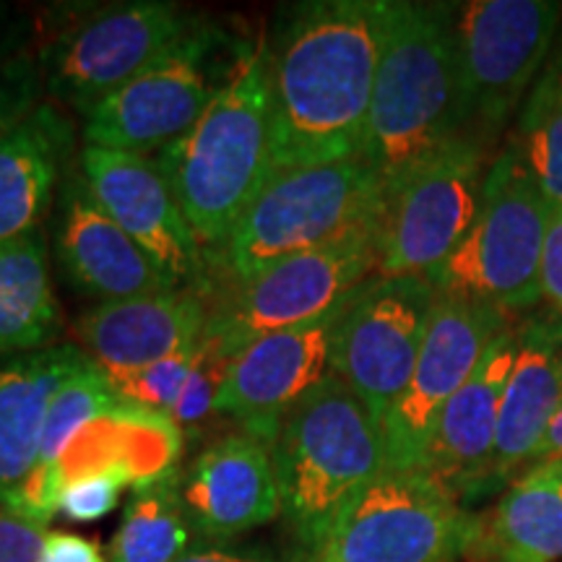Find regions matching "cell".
<instances>
[{
	"mask_svg": "<svg viewBox=\"0 0 562 562\" xmlns=\"http://www.w3.org/2000/svg\"><path fill=\"white\" fill-rule=\"evenodd\" d=\"M539 284H542V300L562 315V206H550Z\"/></svg>",
	"mask_w": 562,
	"mask_h": 562,
	"instance_id": "cell-34",
	"label": "cell"
},
{
	"mask_svg": "<svg viewBox=\"0 0 562 562\" xmlns=\"http://www.w3.org/2000/svg\"><path fill=\"white\" fill-rule=\"evenodd\" d=\"M508 323L495 307L438 294L409 385L383 419L385 469L422 472L442 409Z\"/></svg>",
	"mask_w": 562,
	"mask_h": 562,
	"instance_id": "cell-14",
	"label": "cell"
},
{
	"mask_svg": "<svg viewBox=\"0 0 562 562\" xmlns=\"http://www.w3.org/2000/svg\"><path fill=\"white\" fill-rule=\"evenodd\" d=\"M383 209V182L362 157L271 175L209 261L206 290L240 284L300 252L378 235Z\"/></svg>",
	"mask_w": 562,
	"mask_h": 562,
	"instance_id": "cell-4",
	"label": "cell"
},
{
	"mask_svg": "<svg viewBox=\"0 0 562 562\" xmlns=\"http://www.w3.org/2000/svg\"><path fill=\"white\" fill-rule=\"evenodd\" d=\"M562 404V315L521 323V347L503 393L492 484L533 463L552 414Z\"/></svg>",
	"mask_w": 562,
	"mask_h": 562,
	"instance_id": "cell-22",
	"label": "cell"
},
{
	"mask_svg": "<svg viewBox=\"0 0 562 562\" xmlns=\"http://www.w3.org/2000/svg\"><path fill=\"white\" fill-rule=\"evenodd\" d=\"M438 290L427 277H372L351 294L334 341V375L381 422L417 364Z\"/></svg>",
	"mask_w": 562,
	"mask_h": 562,
	"instance_id": "cell-13",
	"label": "cell"
},
{
	"mask_svg": "<svg viewBox=\"0 0 562 562\" xmlns=\"http://www.w3.org/2000/svg\"><path fill=\"white\" fill-rule=\"evenodd\" d=\"M389 0L286 5L266 40L271 76L269 178L362 157Z\"/></svg>",
	"mask_w": 562,
	"mask_h": 562,
	"instance_id": "cell-1",
	"label": "cell"
},
{
	"mask_svg": "<svg viewBox=\"0 0 562 562\" xmlns=\"http://www.w3.org/2000/svg\"><path fill=\"white\" fill-rule=\"evenodd\" d=\"M42 562H108L94 539L70 531H47Z\"/></svg>",
	"mask_w": 562,
	"mask_h": 562,
	"instance_id": "cell-35",
	"label": "cell"
},
{
	"mask_svg": "<svg viewBox=\"0 0 562 562\" xmlns=\"http://www.w3.org/2000/svg\"><path fill=\"white\" fill-rule=\"evenodd\" d=\"M89 364L94 360L79 344L0 355V508H16L37 463L55 393Z\"/></svg>",
	"mask_w": 562,
	"mask_h": 562,
	"instance_id": "cell-21",
	"label": "cell"
},
{
	"mask_svg": "<svg viewBox=\"0 0 562 562\" xmlns=\"http://www.w3.org/2000/svg\"><path fill=\"white\" fill-rule=\"evenodd\" d=\"M378 235H357L286 258L240 284L211 286L203 344L235 357L250 341L311 326L341 311L375 277Z\"/></svg>",
	"mask_w": 562,
	"mask_h": 562,
	"instance_id": "cell-8",
	"label": "cell"
},
{
	"mask_svg": "<svg viewBox=\"0 0 562 562\" xmlns=\"http://www.w3.org/2000/svg\"><path fill=\"white\" fill-rule=\"evenodd\" d=\"M74 144V123L47 102L0 140V245L40 229Z\"/></svg>",
	"mask_w": 562,
	"mask_h": 562,
	"instance_id": "cell-23",
	"label": "cell"
},
{
	"mask_svg": "<svg viewBox=\"0 0 562 562\" xmlns=\"http://www.w3.org/2000/svg\"><path fill=\"white\" fill-rule=\"evenodd\" d=\"M79 167L91 199L180 290H206V256L157 161L144 154L83 146Z\"/></svg>",
	"mask_w": 562,
	"mask_h": 562,
	"instance_id": "cell-15",
	"label": "cell"
},
{
	"mask_svg": "<svg viewBox=\"0 0 562 562\" xmlns=\"http://www.w3.org/2000/svg\"><path fill=\"white\" fill-rule=\"evenodd\" d=\"M480 518L427 472L385 469L339 513L313 562H453Z\"/></svg>",
	"mask_w": 562,
	"mask_h": 562,
	"instance_id": "cell-9",
	"label": "cell"
},
{
	"mask_svg": "<svg viewBox=\"0 0 562 562\" xmlns=\"http://www.w3.org/2000/svg\"><path fill=\"white\" fill-rule=\"evenodd\" d=\"M203 341V339H201ZM201 355V344L178 351V355L167 357L149 368L136 372H123V375H108L115 391L131 404L144 406V409L167 414L170 417L175 406H178L182 389H186L188 378L195 368V360Z\"/></svg>",
	"mask_w": 562,
	"mask_h": 562,
	"instance_id": "cell-28",
	"label": "cell"
},
{
	"mask_svg": "<svg viewBox=\"0 0 562 562\" xmlns=\"http://www.w3.org/2000/svg\"><path fill=\"white\" fill-rule=\"evenodd\" d=\"M271 459L281 516L300 550L315 554L339 513L385 472L381 422L339 375H328L281 422Z\"/></svg>",
	"mask_w": 562,
	"mask_h": 562,
	"instance_id": "cell-5",
	"label": "cell"
},
{
	"mask_svg": "<svg viewBox=\"0 0 562 562\" xmlns=\"http://www.w3.org/2000/svg\"><path fill=\"white\" fill-rule=\"evenodd\" d=\"M47 526L0 508V562H42Z\"/></svg>",
	"mask_w": 562,
	"mask_h": 562,
	"instance_id": "cell-33",
	"label": "cell"
},
{
	"mask_svg": "<svg viewBox=\"0 0 562 562\" xmlns=\"http://www.w3.org/2000/svg\"><path fill=\"white\" fill-rule=\"evenodd\" d=\"M518 347L521 326L513 321L495 336L472 378L446 404L435 425L422 472L435 476L459 501L492 484L497 422Z\"/></svg>",
	"mask_w": 562,
	"mask_h": 562,
	"instance_id": "cell-18",
	"label": "cell"
},
{
	"mask_svg": "<svg viewBox=\"0 0 562 562\" xmlns=\"http://www.w3.org/2000/svg\"><path fill=\"white\" fill-rule=\"evenodd\" d=\"M227 368L229 357L220 355V351L206 347V344L201 341L199 360H195L191 378H188L186 389H182L178 406H175L170 414V419L178 425V430L182 435H195L199 427H203L211 417H214L216 398H220Z\"/></svg>",
	"mask_w": 562,
	"mask_h": 562,
	"instance_id": "cell-29",
	"label": "cell"
},
{
	"mask_svg": "<svg viewBox=\"0 0 562 562\" xmlns=\"http://www.w3.org/2000/svg\"><path fill=\"white\" fill-rule=\"evenodd\" d=\"M516 140L544 199L562 206V55L533 83Z\"/></svg>",
	"mask_w": 562,
	"mask_h": 562,
	"instance_id": "cell-27",
	"label": "cell"
},
{
	"mask_svg": "<svg viewBox=\"0 0 562 562\" xmlns=\"http://www.w3.org/2000/svg\"><path fill=\"white\" fill-rule=\"evenodd\" d=\"M45 74L32 55H16L0 63V140L26 123L42 104Z\"/></svg>",
	"mask_w": 562,
	"mask_h": 562,
	"instance_id": "cell-30",
	"label": "cell"
},
{
	"mask_svg": "<svg viewBox=\"0 0 562 562\" xmlns=\"http://www.w3.org/2000/svg\"><path fill=\"white\" fill-rule=\"evenodd\" d=\"M175 469L159 480L133 487L123 521L110 542L108 562H178L201 544L182 513Z\"/></svg>",
	"mask_w": 562,
	"mask_h": 562,
	"instance_id": "cell-26",
	"label": "cell"
},
{
	"mask_svg": "<svg viewBox=\"0 0 562 562\" xmlns=\"http://www.w3.org/2000/svg\"><path fill=\"white\" fill-rule=\"evenodd\" d=\"M269 53L266 40H258L199 123L154 159L206 256V269L269 180Z\"/></svg>",
	"mask_w": 562,
	"mask_h": 562,
	"instance_id": "cell-3",
	"label": "cell"
},
{
	"mask_svg": "<svg viewBox=\"0 0 562 562\" xmlns=\"http://www.w3.org/2000/svg\"><path fill=\"white\" fill-rule=\"evenodd\" d=\"M547 222L550 201L513 138L490 165L469 235L427 279L438 294L480 302L516 318L542 300Z\"/></svg>",
	"mask_w": 562,
	"mask_h": 562,
	"instance_id": "cell-6",
	"label": "cell"
},
{
	"mask_svg": "<svg viewBox=\"0 0 562 562\" xmlns=\"http://www.w3.org/2000/svg\"><path fill=\"white\" fill-rule=\"evenodd\" d=\"M472 552L487 562L562 560V461L531 463L510 484L495 513L480 518Z\"/></svg>",
	"mask_w": 562,
	"mask_h": 562,
	"instance_id": "cell-24",
	"label": "cell"
},
{
	"mask_svg": "<svg viewBox=\"0 0 562 562\" xmlns=\"http://www.w3.org/2000/svg\"><path fill=\"white\" fill-rule=\"evenodd\" d=\"M175 490L199 542H232L281 516L271 448L248 432L222 435L175 469Z\"/></svg>",
	"mask_w": 562,
	"mask_h": 562,
	"instance_id": "cell-17",
	"label": "cell"
},
{
	"mask_svg": "<svg viewBox=\"0 0 562 562\" xmlns=\"http://www.w3.org/2000/svg\"><path fill=\"white\" fill-rule=\"evenodd\" d=\"M136 487V480L121 469H108V472H97L79 476V480L68 482L63 490L58 513L70 518V521L91 524L100 518L110 516L117 508L121 492L125 487Z\"/></svg>",
	"mask_w": 562,
	"mask_h": 562,
	"instance_id": "cell-31",
	"label": "cell"
},
{
	"mask_svg": "<svg viewBox=\"0 0 562 562\" xmlns=\"http://www.w3.org/2000/svg\"><path fill=\"white\" fill-rule=\"evenodd\" d=\"M487 140L461 133L385 195L375 277H430L469 235L487 180Z\"/></svg>",
	"mask_w": 562,
	"mask_h": 562,
	"instance_id": "cell-10",
	"label": "cell"
},
{
	"mask_svg": "<svg viewBox=\"0 0 562 562\" xmlns=\"http://www.w3.org/2000/svg\"><path fill=\"white\" fill-rule=\"evenodd\" d=\"M206 318V294L175 290L102 302L81 315L76 331L79 347L108 375H123L201 344Z\"/></svg>",
	"mask_w": 562,
	"mask_h": 562,
	"instance_id": "cell-19",
	"label": "cell"
},
{
	"mask_svg": "<svg viewBox=\"0 0 562 562\" xmlns=\"http://www.w3.org/2000/svg\"><path fill=\"white\" fill-rule=\"evenodd\" d=\"M562 5L554 0H472L456 5L463 128L487 140L539 81Z\"/></svg>",
	"mask_w": 562,
	"mask_h": 562,
	"instance_id": "cell-11",
	"label": "cell"
},
{
	"mask_svg": "<svg viewBox=\"0 0 562 562\" xmlns=\"http://www.w3.org/2000/svg\"><path fill=\"white\" fill-rule=\"evenodd\" d=\"M463 128L456 5L389 0L362 159L389 195Z\"/></svg>",
	"mask_w": 562,
	"mask_h": 562,
	"instance_id": "cell-2",
	"label": "cell"
},
{
	"mask_svg": "<svg viewBox=\"0 0 562 562\" xmlns=\"http://www.w3.org/2000/svg\"><path fill=\"white\" fill-rule=\"evenodd\" d=\"M252 42L199 19L165 55L83 117V144L161 151L199 123Z\"/></svg>",
	"mask_w": 562,
	"mask_h": 562,
	"instance_id": "cell-7",
	"label": "cell"
},
{
	"mask_svg": "<svg viewBox=\"0 0 562 562\" xmlns=\"http://www.w3.org/2000/svg\"><path fill=\"white\" fill-rule=\"evenodd\" d=\"M313 558L305 550L281 552L261 542H201L178 562H313Z\"/></svg>",
	"mask_w": 562,
	"mask_h": 562,
	"instance_id": "cell-32",
	"label": "cell"
},
{
	"mask_svg": "<svg viewBox=\"0 0 562 562\" xmlns=\"http://www.w3.org/2000/svg\"><path fill=\"white\" fill-rule=\"evenodd\" d=\"M539 461H562V404L560 409L552 414L544 438L539 442L537 453H533V463Z\"/></svg>",
	"mask_w": 562,
	"mask_h": 562,
	"instance_id": "cell-36",
	"label": "cell"
},
{
	"mask_svg": "<svg viewBox=\"0 0 562 562\" xmlns=\"http://www.w3.org/2000/svg\"><path fill=\"white\" fill-rule=\"evenodd\" d=\"M199 21L175 3L138 0L89 13L42 53L45 89L87 117L97 104L136 79Z\"/></svg>",
	"mask_w": 562,
	"mask_h": 562,
	"instance_id": "cell-12",
	"label": "cell"
},
{
	"mask_svg": "<svg viewBox=\"0 0 562 562\" xmlns=\"http://www.w3.org/2000/svg\"><path fill=\"white\" fill-rule=\"evenodd\" d=\"M63 311L50 279L45 232L34 229L0 245V355H30L53 347Z\"/></svg>",
	"mask_w": 562,
	"mask_h": 562,
	"instance_id": "cell-25",
	"label": "cell"
},
{
	"mask_svg": "<svg viewBox=\"0 0 562 562\" xmlns=\"http://www.w3.org/2000/svg\"><path fill=\"white\" fill-rule=\"evenodd\" d=\"M344 307L311 326L269 334L237 351L224 375L216 414L235 419L243 432L271 448L286 414L334 375V341Z\"/></svg>",
	"mask_w": 562,
	"mask_h": 562,
	"instance_id": "cell-16",
	"label": "cell"
},
{
	"mask_svg": "<svg viewBox=\"0 0 562 562\" xmlns=\"http://www.w3.org/2000/svg\"><path fill=\"white\" fill-rule=\"evenodd\" d=\"M58 252L68 277L102 302L180 290L91 199L81 172L63 188Z\"/></svg>",
	"mask_w": 562,
	"mask_h": 562,
	"instance_id": "cell-20",
	"label": "cell"
}]
</instances>
